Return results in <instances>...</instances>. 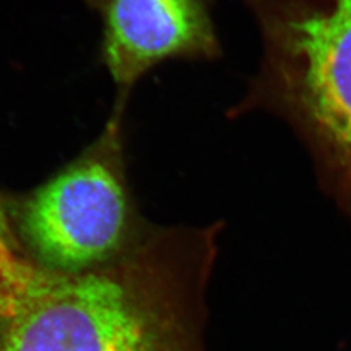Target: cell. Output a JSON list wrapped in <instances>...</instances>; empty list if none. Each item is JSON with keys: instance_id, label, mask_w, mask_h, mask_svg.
<instances>
[{"instance_id": "cell-1", "label": "cell", "mask_w": 351, "mask_h": 351, "mask_svg": "<svg viewBox=\"0 0 351 351\" xmlns=\"http://www.w3.org/2000/svg\"><path fill=\"white\" fill-rule=\"evenodd\" d=\"M224 223L160 226L82 274H46L0 322V351H208V287Z\"/></svg>"}, {"instance_id": "cell-2", "label": "cell", "mask_w": 351, "mask_h": 351, "mask_svg": "<svg viewBox=\"0 0 351 351\" xmlns=\"http://www.w3.org/2000/svg\"><path fill=\"white\" fill-rule=\"evenodd\" d=\"M262 56L239 119L265 112L300 138L317 180L351 223V0H241Z\"/></svg>"}, {"instance_id": "cell-3", "label": "cell", "mask_w": 351, "mask_h": 351, "mask_svg": "<svg viewBox=\"0 0 351 351\" xmlns=\"http://www.w3.org/2000/svg\"><path fill=\"white\" fill-rule=\"evenodd\" d=\"M123 117L113 112L101 136L22 205L21 236L40 268L82 274L107 267L156 227L139 213L128 182Z\"/></svg>"}, {"instance_id": "cell-4", "label": "cell", "mask_w": 351, "mask_h": 351, "mask_svg": "<svg viewBox=\"0 0 351 351\" xmlns=\"http://www.w3.org/2000/svg\"><path fill=\"white\" fill-rule=\"evenodd\" d=\"M103 19L101 60L117 86L116 112L134 86L173 60L223 58L213 18L214 0H88Z\"/></svg>"}, {"instance_id": "cell-5", "label": "cell", "mask_w": 351, "mask_h": 351, "mask_svg": "<svg viewBox=\"0 0 351 351\" xmlns=\"http://www.w3.org/2000/svg\"><path fill=\"white\" fill-rule=\"evenodd\" d=\"M44 272L21 246L0 205V322L22 309Z\"/></svg>"}]
</instances>
